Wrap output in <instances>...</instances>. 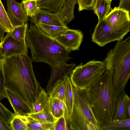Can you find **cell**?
<instances>
[{"label":"cell","mask_w":130,"mask_h":130,"mask_svg":"<svg viewBox=\"0 0 130 130\" xmlns=\"http://www.w3.org/2000/svg\"><path fill=\"white\" fill-rule=\"evenodd\" d=\"M31 58L17 55L3 59L6 88L23 100L31 108L42 88L35 76Z\"/></svg>","instance_id":"1"},{"label":"cell","mask_w":130,"mask_h":130,"mask_svg":"<svg viewBox=\"0 0 130 130\" xmlns=\"http://www.w3.org/2000/svg\"><path fill=\"white\" fill-rule=\"evenodd\" d=\"M83 90L100 125L113 119L119 93L113 86L110 73L106 71L101 77Z\"/></svg>","instance_id":"2"},{"label":"cell","mask_w":130,"mask_h":130,"mask_svg":"<svg viewBox=\"0 0 130 130\" xmlns=\"http://www.w3.org/2000/svg\"><path fill=\"white\" fill-rule=\"evenodd\" d=\"M25 40L30 49L32 62L46 63L51 67L59 62H67L71 58L69 56L71 51L34 24L31 23L28 29Z\"/></svg>","instance_id":"3"},{"label":"cell","mask_w":130,"mask_h":130,"mask_svg":"<svg viewBox=\"0 0 130 130\" xmlns=\"http://www.w3.org/2000/svg\"><path fill=\"white\" fill-rule=\"evenodd\" d=\"M103 61L111 74L113 86L119 93L124 91L130 77V37L118 40Z\"/></svg>","instance_id":"4"},{"label":"cell","mask_w":130,"mask_h":130,"mask_svg":"<svg viewBox=\"0 0 130 130\" xmlns=\"http://www.w3.org/2000/svg\"><path fill=\"white\" fill-rule=\"evenodd\" d=\"M74 101L69 121L70 130H100V125L95 118L83 90L74 87Z\"/></svg>","instance_id":"5"},{"label":"cell","mask_w":130,"mask_h":130,"mask_svg":"<svg viewBox=\"0 0 130 130\" xmlns=\"http://www.w3.org/2000/svg\"><path fill=\"white\" fill-rule=\"evenodd\" d=\"M105 71L103 61L92 60L76 67L72 70L70 78L74 87L84 90L101 77Z\"/></svg>","instance_id":"6"},{"label":"cell","mask_w":130,"mask_h":130,"mask_svg":"<svg viewBox=\"0 0 130 130\" xmlns=\"http://www.w3.org/2000/svg\"><path fill=\"white\" fill-rule=\"evenodd\" d=\"M127 34L115 29L107 24L103 20L98 22L92 34L91 41L99 46L122 39Z\"/></svg>","instance_id":"7"},{"label":"cell","mask_w":130,"mask_h":130,"mask_svg":"<svg viewBox=\"0 0 130 130\" xmlns=\"http://www.w3.org/2000/svg\"><path fill=\"white\" fill-rule=\"evenodd\" d=\"M129 14V11L116 7L103 20L112 28L127 34L130 30Z\"/></svg>","instance_id":"8"},{"label":"cell","mask_w":130,"mask_h":130,"mask_svg":"<svg viewBox=\"0 0 130 130\" xmlns=\"http://www.w3.org/2000/svg\"><path fill=\"white\" fill-rule=\"evenodd\" d=\"M0 47V57L5 59L17 55H28V47L25 39L17 41L10 36L4 37Z\"/></svg>","instance_id":"9"},{"label":"cell","mask_w":130,"mask_h":130,"mask_svg":"<svg viewBox=\"0 0 130 130\" xmlns=\"http://www.w3.org/2000/svg\"><path fill=\"white\" fill-rule=\"evenodd\" d=\"M7 13L14 27L27 23L28 20L22 4L15 0H7Z\"/></svg>","instance_id":"10"},{"label":"cell","mask_w":130,"mask_h":130,"mask_svg":"<svg viewBox=\"0 0 130 130\" xmlns=\"http://www.w3.org/2000/svg\"><path fill=\"white\" fill-rule=\"evenodd\" d=\"M83 34L78 29H69L55 39L69 51L78 50L83 41Z\"/></svg>","instance_id":"11"},{"label":"cell","mask_w":130,"mask_h":130,"mask_svg":"<svg viewBox=\"0 0 130 130\" xmlns=\"http://www.w3.org/2000/svg\"><path fill=\"white\" fill-rule=\"evenodd\" d=\"M75 66L74 63L67 64L66 62L60 61L51 67L50 78L46 88L48 94L54 83L58 80H63L66 76L70 75Z\"/></svg>","instance_id":"12"},{"label":"cell","mask_w":130,"mask_h":130,"mask_svg":"<svg viewBox=\"0 0 130 130\" xmlns=\"http://www.w3.org/2000/svg\"><path fill=\"white\" fill-rule=\"evenodd\" d=\"M30 21L31 23L35 25L41 23L63 27H67L60 19L58 13L52 12L46 10L40 9L38 14L31 18Z\"/></svg>","instance_id":"13"},{"label":"cell","mask_w":130,"mask_h":130,"mask_svg":"<svg viewBox=\"0 0 130 130\" xmlns=\"http://www.w3.org/2000/svg\"><path fill=\"white\" fill-rule=\"evenodd\" d=\"M7 98L13 109L15 115L27 116L31 109L21 99L9 89L6 88Z\"/></svg>","instance_id":"14"},{"label":"cell","mask_w":130,"mask_h":130,"mask_svg":"<svg viewBox=\"0 0 130 130\" xmlns=\"http://www.w3.org/2000/svg\"><path fill=\"white\" fill-rule=\"evenodd\" d=\"M63 80L65 84V105L69 120L72 112L74 103V87L69 76H66Z\"/></svg>","instance_id":"15"},{"label":"cell","mask_w":130,"mask_h":130,"mask_svg":"<svg viewBox=\"0 0 130 130\" xmlns=\"http://www.w3.org/2000/svg\"><path fill=\"white\" fill-rule=\"evenodd\" d=\"M35 25L47 35L54 39L64 34L69 29L67 26L63 27L41 23Z\"/></svg>","instance_id":"16"},{"label":"cell","mask_w":130,"mask_h":130,"mask_svg":"<svg viewBox=\"0 0 130 130\" xmlns=\"http://www.w3.org/2000/svg\"><path fill=\"white\" fill-rule=\"evenodd\" d=\"M27 116L41 123L54 122L57 121L53 117L51 111L48 101L44 108L41 111L35 113L29 114Z\"/></svg>","instance_id":"17"},{"label":"cell","mask_w":130,"mask_h":130,"mask_svg":"<svg viewBox=\"0 0 130 130\" xmlns=\"http://www.w3.org/2000/svg\"><path fill=\"white\" fill-rule=\"evenodd\" d=\"M111 3L106 0H95L93 9L98 21L103 20L112 10Z\"/></svg>","instance_id":"18"},{"label":"cell","mask_w":130,"mask_h":130,"mask_svg":"<svg viewBox=\"0 0 130 130\" xmlns=\"http://www.w3.org/2000/svg\"><path fill=\"white\" fill-rule=\"evenodd\" d=\"M76 4L75 3L66 0L61 10L58 13L60 19L66 25L74 18V10Z\"/></svg>","instance_id":"19"},{"label":"cell","mask_w":130,"mask_h":130,"mask_svg":"<svg viewBox=\"0 0 130 130\" xmlns=\"http://www.w3.org/2000/svg\"><path fill=\"white\" fill-rule=\"evenodd\" d=\"M100 130H130V118L120 120H113L101 124Z\"/></svg>","instance_id":"20"},{"label":"cell","mask_w":130,"mask_h":130,"mask_svg":"<svg viewBox=\"0 0 130 130\" xmlns=\"http://www.w3.org/2000/svg\"><path fill=\"white\" fill-rule=\"evenodd\" d=\"M66 0H39L37 2L40 9L58 13L61 10Z\"/></svg>","instance_id":"21"},{"label":"cell","mask_w":130,"mask_h":130,"mask_svg":"<svg viewBox=\"0 0 130 130\" xmlns=\"http://www.w3.org/2000/svg\"><path fill=\"white\" fill-rule=\"evenodd\" d=\"M65 84L63 79L56 81L48 94L49 97L60 100L65 105Z\"/></svg>","instance_id":"22"},{"label":"cell","mask_w":130,"mask_h":130,"mask_svg":"<svg viewBox=\"0 0 130 130\" xmlns=\"http://www.w3.org/2000/svg\"><path fill=\"white\" fill-rule=\"evenodd\" d=\"M48 99V94L42 88L38 96L32 104L30 114L35 113L42 110L45 106Z\"/></svg>","instance_id":"23"},{"label":"cell","mask_w":130,"mask_h":130,"mask_svg":"<svg viewBox=\"0 0 130 130\" xmlns=\"http://www.w3.org/2000/svg\"><path fill=\"white\" fill-rule=\"evenodd\" d=\"M124 91L120 93L116 112L113 120H120L129 119L130 116L127 114L124 103Z\"/></svg>","instance_id":"24"},{"label":"cell","mask_w":130,"mask_h":130,"mask_svg":"<svg viewBox=\"0 0 130 130\" xmlns=\"http://www.w3.org/2000/svg\"><path fill=\"white\" fill-rule=\"evenodd\" d=\"M29 122L27 116L15 115L10 123L11 130H27Z\"/></svg>","instance_id":"25"},{"label":"cell","mask_w":130,"mask_h":130,"mask_svg":"<svg viewBox=\"0 0 130 130\" xmlns=\"http://www.w3.org/2000/svg\"><path fill=\"white\" fill-rule=\"evenodd\" d=\"M28 25L27 23L14 27L11 31L4 37L10 36L17 41H20L25 39L26 31Z\"/></svg>","instance_id":"26"},{"label":"cell","mask_w":130,"mask_h":130,"mask_svg":"<svg viewBox=\"0 0 130 130\" xmlns=\"http://www.w3.org/2000/svg\"><path fill=\"white\" fill-rule=\"evenodd\" d=\"M27 117L29 122L27 124V130H54L55 122L41 123Z\"/></svg>","instance_id":"27"},{"label":"cell","mask_w":130,"mask_h":130,"mask_svg":"<svg viewBox=\"0 0 130 130\" xmlns=\"http://www.w3.org/2000/svg\"><path fill=\"white\" fill-rule=\"evenodd\" d=\"M39 0H22L21 2L27 16L32 17L39 13L40 9L37 4V2Z\"/></svg>","instance_id":"28"},{"label":"cell","mask_w":130,"mask_h":130,"mask_svg":"<svg viewBox=\"0 0 130 130\" xmlns=\"http://www.w3.org/2000/svg\"><path fill=\"white\" fill-rule=\"evenodd\" d=\"M0 22L7 33L11 32L14 28L8 17L1 0H0Z\"/></svg>","instance_id":"29"},{"label":"cell","mask_w":130,"mask_h":130,"mask_svg":"<svg viewBox=\"0 0 130 130\" xmlns=\"http://www.w3.org/2000/svg\"><path fill=\"white\" fill-rule=\"evenodd\" d=\"M48 102L53 117L57 120L63 114L59 105L58 99L49 97Z\"/></svg>","instance_id":"30"},{"label":"cell","mask_w":130,"mask_h":130,"mask_svg":"<svg viewBox=\"0 0 130 130\" xmlns=\"http://www.w3.org/2000/svg\"><path fill=\"white\" fill-rule=\"evenodd\" d=\"M15 115L0 102V119L10 125V121Z\"/></svg>","instance_id":"31"},{"label":"cell","mask_w":130,"mask_h":130,"mask_svg":"<svg viewBox=\"0 0 130 130\" xmlns=\"http://www.w3.org/2000/svg\"><path fill=\"white\" fill-rule=\"evenodd\" d=\"M3 59L0 57V100L7 98L5 78L3 68Z\"/></svg>","instance_id":"32"},{"label":"cell","mask_w":130,"mask_h":130,"mask_svg":"<svg viewBox=\"0 0 130 130\" xmlns=\"http://www.w3.org/2000/svg\"><path fill=\"white\" fill-rule=\"evenodd\" d=\"M70 129L69 121L66 118L64 115L58 119L55 123L54 130Z\"/></svg>","instance_id":"33"},{"label":"cell","mask_w":130,"mask_h":130,"mask_svg":"<svg viewBox=\"0 0 130 130\" xmlns=\"http://www.w3.org/2000/svg\"><path fill=\"white\" fill-rule=\"evenodd\" d=\"M95 0H77L78 5V10L79 12L83 10H91Z\"/></svg>","instance_id":"34"},{"label":"cell","mask_w":130,"mask_h":130,"mask_svg":"<svg viewBox=\"0 0 130 130\" xmlns=\"http://www.w3.org/2000/svg\"><path fill=\"white\" fill-rule=\"evenodd\" d=\"M118 7L130 12V0H120Z\"/></svg>","instance_id":"35"},{"label":"cell","mask_w":130,"mask_h":130,"mask_svg":"<svg viewBox=\"0 0 130 130\" xmlns=\"http://www.w3.org/2000/svg\"><path fill=\"white\" fill-rule=\"evenodd\" d=\"M6 32L5 29L0 22V44L2 45L4 39V35Z\"/></svg>","instance_id":"36"},{"label":"cell","mask_w":130,"mask_h":130,"mask_svg":"<svg viewBox=\"0 0 130 130\" xmlns=\"http://www.w3.org/2000/svg\"><path fill=\"white\" fill-rule=\"evenodd\" d=\"M10 130V125L0 119V130Z\"/></svg>","instance_id":"37"},{"label":"cell","mask_w":130,"mask_h":130,"mask_svg":"<svg viewBox=\"0 0 130 130\" xmlns=\"http://www.w3.org/2000/svg\"><path fill=\"white\" fill-rule=\"evenodd\" d=\"M70 1H72V2H74L76 3L77 4V0H68Z\"/></svg>","instance_id":"38"},{"label":"cell","mask_w":130,"mask_h":130,"mask_svg":"<svg viewBox=\"0 0 130 130\" xmlns=\"http://www.w3.org/2000/svg\"><path fill=\"white\" fill-rule=\"evenodd\" d=\"M106 0L107 1H108L111 2L112 0Z\"/></svg>","instance_id":"39"},{"label":"cell","mask_w":130,"mask_h":130,"mask_svg":"<svg viewBox=\"0 0 130 130\" xmlns=\"http://www.w3.org/2000/svg\"><path fill=\"white\" fill-rule=\"evenodd\" d=\"M2 46V45L0 44V47H1Z\"/></svg>","instance_id":"40"},{"label":"cell","mask_w":130,"mask_h":130,"mask_svg":"<svg viewBox=\"0 0 130 130\" xmlns=\"http://www.w3.org/2000/svg\"></svg>","instance_id":"41"},{"label":"cell","mask_w":130,"mask_h":130,"mask_svg":"<svg viewBox=\"0 0 130 130\" xmlns=\"http://www.w3.org/2000/svg\"></svg>","instance_id":"42"}]
</instances>
